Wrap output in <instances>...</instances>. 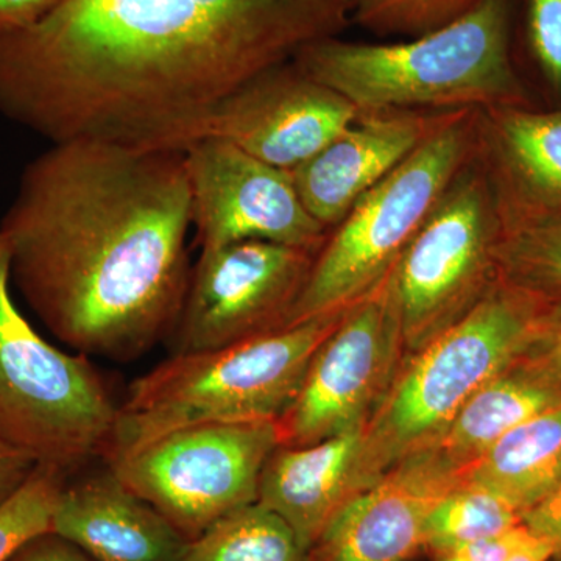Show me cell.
Returning <instances> with one entry per match:
<instances>
[{"label": "cell", "instance_id": "obj_2", "mask_svg": "<svg viewBox=\"0 0 561 561\" xmlns=\"http://www.w3.org/2000/svg\"><path fill=\"white\" fill-rule=\"evenodd\" d=\"M184 151L50 144L0 219L11 283L83 356L127 362L172 334L190 287Z\"/></svg>", "mask_w": 561, "mask_h": 561}, {"label": "cell", "instance_id": "obj_10", "mask_svg": "<svg viewBox=\"0 0 561 561\" xmlns=\"http://www.w3.org/2000/svg\"><path fill=\"white\" fill-rule=\"evenodd\" d=\"M401 343L386 278L343 312L313 354L294 404L276 421L279 445H312L364 427L390 389Z\"/></svg>", "mask_w": 561, "mask_h": 561}, {"label": "cell", "instance_id": "obj_32", "mask_svg": "<svg viewBox=\"0 0 561 561\" xmlns=\"http://www.w3.org/2000/svg\"><path fill=\"white\" fill-rule=\"evenodd\" d=\"M541 334L548 339L553 375L561 383V302L549 306L542 321Z\"/></svg>", "mask_w": 561, "mask_h": 561}, {"label": "cell", "instance_id": "obj_12", "mask_svg": "<svg viewBox=\"0 0 561 561\" xmlns=\"http://www.w3.org/2000/svg\"><path fill=\"white\" fill-rule=\"evenodd\" d=\"M183 151L202 251L267 241L319 253L327 242L330 230L305 208L290 172L224 139H197Z\"/></svg>", "mask_w": 561, "mask_h": 561}, {"label": "cell", "instance_id": "obj_17", "mask_svg": "<svg viewBox=\"0 0 561 561\" xmlns=\"http://www.w3.org/2000/svg\"><path fill=\"white\" fill-rule=\"evenodd\" d=\"M50 531L94 561H181L190 542L110 468L66 481Z\"/></svg>", "mask_w": 561, "mask_h": 561}, {"label": "cell", "instance_id": "obj_18", "mask_svg": "<svg viewBox=\"0 0 561 561\" xmlns=\"http://www.w3.org/2000/svg\"><path fill=\"white\" fill-rule=\"evenodd\" d=\"M365 426L306 446H276L265 461L257 502L279 515L306 552L335 515L368 489Z\"/></svg>", "mask_w": 561, "mask_h": 561}, {"label": "cell", "instance_id": "obj_4", "mask_svg": "<svg viewBox=\"0 0 561 561\" xmlns=\"http://www.w3.org/2000/svg\"><path fill=\"white\" fill-rule=\"evenodd\" d=\"M345 311L221 348L173 353L131 382L105 461L181 427L278 421L294 404L313 354Z\"/></svg>", "mask_w": 561, "mask_h": 561}, {"label": "cell", "instance_id": "obj_21", "mask_svg": "<svg viewBox=\"0 0 561 561\" xmlns=\"http://www.w3.org/2000/svg\"><path fill=\"white\" fill-rule=\"evenodd\" d=\"M181 561H308V552L289 524L254 502L187 542Z\"/></svg>", "mask_w": 561, "mask_h": 561}, {"label": "cell", "instance_id": "obj_24", "mask_svg": "<svg viewBox=\"0 0 561 561\" xmlns=\"http://www.w3.org/2000/svg\"><path fill=\"white\" fill-rule=\"evenodd\" d=\"M68 474L36 465L9 501L0 505V561H7L24 542L50 530L51 516Z\"/></svg>", "mask_w": 561, "mask_h": 561}, {"label": "cell", "instance_id": "obj_26", "mask_svg": "<svg viewBox=\"0 0 561 561\" xmlns=\"http://www.w3.org/2000/svg\"><path fill=\"white\" fill-rule=\"evenodd\" d=\"M523 31L542 77L561 94V0H523Z\"/></svg>", "mask_w": 561, "mask_h": 561}, {"label": "cell", "instance_id": "obj_28", "mask_svg": "<svg viewBox=\"0 0 561 561\" xmlns=\"http://www.w3.org/2000/svg\"><path fill=\"white\" fill-rule=\"evenodd\" d=\"M523 524L535 537L548 541L553 559L561 561V481L538 504L524 512Z\"/></svg>", "mask_w": 561, "mask_h": 561}, {"label": "cell", "instance_id": "obj_7", "mask_svg": "<svg viewBox=\"0 0 561 561\" xmlns=\"http://www.w3.org/2000/svg\"><path fill=\"white\" fill-rule=\"evenodd\" d=\"M117 411L88 357L55 348L18 308L0 234V437L69 474L105 460Z\"/></svg>", "mask_w": 561, "mask_h": 561}, {"label": "cell", "instance_id": "obj_5", "mask_svg": "<svg viewBox=\"0 0 561 561\" xmlns=\"http://www.w3.org/2000/svg\"><path fill=\"white\" fill-rule=\"evenodd\" d=\"M548 309L540 295L500 278L474 308L424 343L365 424L368 485L440 440L472 394L541 334Z\"/></svg>", "mask_w": 561, "mask_h": 561}, {"label": "cell", "instance_id": "obj_6", "mask_svg": "<svg viewBox=\"0 0 561 561\" xmlns=\"http://www.w3.org/2000/svg\"><path fill=\"white\" fill-rule=\"evenodd\" d=\"M478 110L454 111L442 127L332 228L289 324L341 312L382 283L453 180L476 154Z\"/></svg>", "mask_w": 561, "mask_h": 561}, {"label": "cell", "instance_id": "obj_20", "mask_svg": "<svg viewBox=\"0 0 561 561\" xmlns=\"http://www.w3.org/2000/svg\"><path fill=\"white\" fill-rule=\"evenodd\" d=\"M463 478L500 494L524 515L561 481V404L505 434Z\"/></svg>", "mask_w": 561, "mask_h": 561}, {"label": "cell", "instance_id": "obj_1", "mask_svg": "<svg viewBox=\"0 0 561 561\" xmlns=\"http://www.w3.org/2000/svg\"><path fill=\"white\" fill-rule=\"evenodd\" d=\"M354 0H60L0 35V114L50 144L180 150L254 77L341 36Z\"/></svg>", "mask_w": 561, "mask_h": 561}, {"label": "cell", "instance_id": "obj_23", "mask_svg": "<svg viewBox=\"0 0 561 561\" xmlns=\"http://www.w3.org/2000/svg\"><path fill=\"white\" fill-rule=\"evenodd\" d=\"M496 260L501 279L548 301L561 297V216L504 232Z\"/></svg>", "mask_w": 561, "mask_h": 561}, {"label": "cell", "instance_id": "obj_31", "mask_svg": "<svg viewBox=\"0 0 561 561\" xmlns=\"http://www.w3.org/2000/svg\"><path fill=\"white\" fill-rule=\"evenodd\" d=\"M58 2L60 0H0V35L31 27Z\"/></svg>", "mask_w": 561, "mask_h": 561}, {"label": "cell", "instance_id": "obj_25", "mask_svg": "<svg viewBox=\"0 0 561 561\" xmlns=\"http://www.w3.org/2000/svg\"><path fill=\"white\" fill-rule=\"evenodd\" d=\"M481 0H354L353 22L378 36L415 38L445 27Z\"/></svg>", "mask_w": 561, "mask_h": 561}, {"label": "cell", "instance_id": "obj_29", "mask_svg": "<svg viewBox=\"0 0 561 561\" xmlns=\"http://www.w3.org/2000/svg\"><path fill=\"white\" fill-rule=\"evenodd\" d=\"M7 561H94L76 545L47 530L21 546Z\"/></svg>", "mask_w": 561, "mask_h": 561}, {"label": "cell", "instance_id": "obj_30", "mask_svg": "<svg viewBox=\"0 0 561 561\" xmlns=\"http://www.w3.org/2000/svg\"><path fill=\"white\" fill-rule=\"evenodd\" d=\"M36 465L28 454L0 437V505L21 489Z\"/></svg>", "mask_w": 561, "mask_h": 561}, {"label": "cell", "instance_id": "obj_27", "mask_svg": "<svg viewBox=\"0 0 561 561\" xmlns=\"http://www.w3.org/2000/svg\"><path fill=\"white\" fill-rule=\"evenodd\" d=\"M527 534L529 530L522 524L497 537L483 538L437 552L435 561H508Z\"/></svg>", "mask_w": 561, "mask_h": 561}, {"label": "cell", "instance_id": "obj_8", "mask_svg": "<svg viewBox=\"0 0 561 561\" xmlns=\"http://www.w3.org/2000/svg\"><path fill=\"white\" fill-rule=\"evenodd\" d=\"M502 234L493 191L474 154L387 276L404 343L423 346L497 283Z\"/></svg>", "mask_w": 561, "mask_h": 561}, {"label": "cell", "instance_id": "obj_14", "mask_svg": "<svg viewBox=\"0 0 561 561\" xmlns=\"http://www.w3.org/2000/svg\"><path fill=\"white\" fill-rule=\"evenodd\" d=\"M463 481L435 446L405 457L328 524L308 561H409L424 549L431 512Z\"/></svg>", "mask_w": 561, "mask_h": 561}, {"label": "cell", "instance_id": "obj_3", "mask_svg": "<svg viewBox=\"0 0 561 561\" xmlns=\"http://www.w3.org/2000/svg\"><path fill=\"white\" fill-rule=\"evenodd\" d=\"M513 2L481 0L451 24L397 43L331 36L291 61L360 113L527 106L512 58Z\"/></svg>", "mask_w": 561, "mask_h": 561}, {"label": "cell", "instance_id": "obj_9", "mask_svg": "<svg viewBox=\"0 0 561 561\" xmlns=\"http://www.w3.org/2000/svg\"><path fill=\"white\" fill-rule=\"evenodd\" d=\"M278 445L276 421L195 424L106 465L191 541L257 502L262 470Z\"/></svg>", "mask_w": 561, "mask_h": 561}, {"label": "cell", "instance_id": "obj_16", "mask_svg": "<svg viewBox=\"0 0 561 561\" xmlns=\"http://www.w3.org/2000/svg\"><path fill=\"white\" fill-rule=\"evenodd\" d=\"M476 161L504 232L561 216V110H478Z\"/></svg>", "mask_w": 561, "mask_h": 561}, {"label": "cell", "instance_id": "obj_13", "mask_svg": "<svg viewBox=\"0 0 561 561\" xmlns=\"http://www.w3.org/2000/svg\"><path fill=\"white\" fill-rule=\"evenodd\" d=\"M359 114L348 99L290 60L232 92L213 111L197 139L227 140L257 160L291 172L337 138Z\"/></svg>", "mask_w": 561, "mask_h": 561}, {"label": "cell", "instance_id": "obj_11", "mask_svg": "<svg viewBox=\"0 0 561 561\" xmlns=\"http://www.w3.org/2000/svg\"><path fill=\"white\" fill-rule=\"evenodd\" d=\"M317 251L242 241L202 251L175 327V353L221 348L287 327Z\"/></svg>", "mask_w": 561, "mask_h": 561}, {"label": "cell", "instance_id": "obj_22", "mask_svg": "<svg viewBox=\"0 0 561 561\" xmlns=\"http://www.w3.org/2000/svg\"><path fill=\"white\" fill-rule=\"evenodd\" d=\"M523 513L485 486L461 481L431 512L424 549L437 553L522 526Z\"/></svg>", "mask_w": 561, "mask_h": 561}, {"label": "cell", "instance_id": "obj_19", "mask_svg": "<svg viewBox=\"0 0 561 561\" xmlns=\"http://www.w3.org/2000/svg\"><path fill=\"white\" fill-rule=\"evenodd\" d=\"M560 387L551 376L508 365L472 394L434 446L465 471L519 424L560 405Z\"/></svg>", "mask_w": 561, "mask_h": 561}, {"label": "cell", "instance_id": "obj_33", "mask_svg": "<svg viewBox=\"0 0 561 561\" xmlns=\"http://www.w3.org/2000/svg\"><path fill=\"white\" fill-rule=\"evenodd\" d=\"M551 559H553L551 545L542 538L535 537L529 530L508 561H549Z\"/></svg>", "mask_w": 561, "mask_h": 561}, {"label": "cell", "instance_id": "obj_15", "mask_svg": "<svg viewBox=\"0 0 561 561\" xmlns=\"http://www.w3.org/2000/svg\"><path fill=\"white\" fill-rule=\"evenodd\" d=\"M453 113H360L337 138L290 172L302 205L331 231L362 195L408 160Z\"/></svg>", "mask_w": 561, "mask_h": 561}]
</instances>
